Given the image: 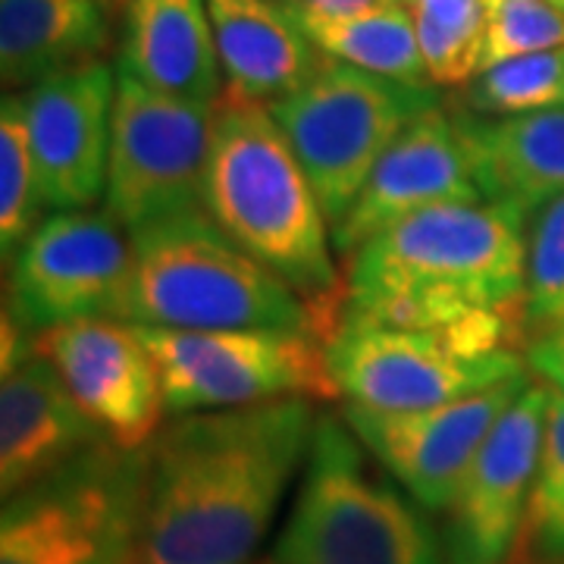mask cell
<instances>
[{"label": "cell", "instance_id": "obj_1", "mask_svg": "<svg viewBox=\"0 0 564 564\" xmlns=\"http://www.w3.org/2000/svg\"><path fill=\"white\" fill-rule=\"evenodd\" d=\"M307 399L180 414L144 448L135 564H251L304 467Z\"/></svg>", "mask_w": 564, "mask_h": 564}, {"label": "cell", "instance_id": "obj_2", "mask_svg": "<svg viewBox=\"0 0 564 564\" xmlns=\"http://www.w3.org/2000/svg\"><path fill=\"white\" fill-rule=\"evenodd\" d=\"M524 210L502 202H455L417 210L358 248L345 270L339 317L462 329L518 321L524 329Z\"/></svg>", "mask_w": 564, "mask_h": 564}, {"label": "cell", "instance_id": "obj_3", "mask_svg": "<svg viewBox=\"0 0 564 564\" xmlns=\"http://www.w3.org/2000/svg\"><path fill=\"white\" fill-rule=\"evenodd\" d=\"M204 214L311 304L326 343L345 302L333 226L267 104L223 91L204 170Z\"/></svg>", "mask_w": 564, "mask_h": 564}, {"label": "cell", "instance_id": "obj_4", "mask_svg": "<svg viewBox=\"0 0 564 564\" xmlns=\"http://www.w3.org/2000/svg\"><path fill=\"white\" fill-rule=\"evenodd\" d=\"M273 564H445L430 524L336 414H317Z\"/></svg>", "mask_w": 564, "mask_h": 564}, {"label": "cell", "instance_id": "obj_5", "mask_svg": "<svg viewBox=\"0 0 564 564\" xmlns=\"http://www.w3.org/2000/svg\"><path fill=\"white\" fill-rule=\"evenodd\" d=\"M135 270L126 323L158 329L317 333L302 295L245 254L204 210L132 232Z\"/></svg>", "mask_w": 564, "mask_h": 564}, {"label": "cell", "instance_id": "obj_6", "mask_svg": "<svg viewBox=\"0 0 564 564\" xmlns=\"http://www.w3.org/2000/svg\"><path fill=\"white\" fill-rule=\"evenodd\" d=\"M518 321L462 329H402L339 317L326 336V364L345 402L380 411H417L458 402L527 373L514 339Z\"/></svg>", "mask_w": 564, "mask_h": 564}, {"label": "cell", "instance_id": "obj_7", "mask_svg": "<svg viewBox=\"0 0 564 564\" xmlns=\"http://www.w3.org/2000/svg\"><path fill=\"white\" fill-rule=\"evenodd\" d=\"M440 104L436 85H404L323 57L295 95L270 104V113L336 229L392 141Z\"/></svg>", "mask_w": 564, "mask_h": 564}, {"label": "cell", "instance_id": "obj_8", "mask_svg": "<svg viewBox=\"0 0 564 564\" xmlns=\"http://www.w3.org/2000/svg\"><path fill=\"white\" fill-rule=\"evenodd\" d=\"M144 452L95 448L3 499L0 564H135Z\"/></svg>", "mask_w": 564, "mask_h": 564}, {"label": "cell", "instance_id": "obj_9", "mask_svg": "<svg viewBox=\"0 0 564 564\" xmlns=\"http://www.w3.org/2000/svg\"><path fill=\"white\" fill-rule=\"evenodd\" d=\"M135 329L158 361L166 411L173 417L282 399H339L323 339L314 333Z\"/></svg>", "mask_w": 564, "mask_h": 564}, {"label": "cell", "instance_id": "obj_10", "mask_svg": "<svg viewBox=\"0 0 564 564\" xmlns=\"http://www.w3.org/2000/svg\"><path fill=\"white\" fill-rule=\"evenodd\" d=\"M217 101L158 91L117 66L104 210L132 236L204 210V170Z\"/></svg>", "mask_w": 564, "mask_h": 564}, {"label": "cell", "instance_id": "obj_11", "mask_svg": "<svg viewBox=\"0 0 564 564\" xmlns=\"http://www.w3.org/2000/svg\"><path fill=\"white\" fill-rule=\"evenodd\" d=\"M7 270V314L35 336L85 317L126 321L135 251L107 210H51Z\"/></svg>", "mask_w": 564, "mask_h": 564}, {"label": "cell", "instance_id": "obj_12", "mask_svg": "<svg viewBox=\"0 0 564 564\" xmlns=\"http://www.w3.org/2000/svg\"><path fill=\"white\" fill-rule=\"evenodd\" d=\"M527 386L530 377L524 373L458 402L417 411H380L345 402L343 421L423 511L445 514L486 436Z\"/></svg>", "mask_w": 564, "mask_h": 564}, {"label": "cell", "instance_id": "obj_13", "mask_svg": "<svg viewBox=\"0 0 564 564\" xmlns=\"http://www.w3.org/2000/svg\"><path fill=\"white\" fill-rule=\"evenodd\" d=\"M32 351L57 370L82 414L120 452H144L163 430L161 370L139 329L126 321L85 317L32 336Z\"/></svg>", "mask_w": 564, "mask_h": 564}, {"label": "cell", "instance_id": "obj_14", "mask_svg": "<svg viewBox=\"0 0 564 564\" xmlns=\"http://www.w3.org/2000/svg\"><path fill=\"white\" fill-rule=\"evenodd\" d=\"M552 389L530 383L511 402L445 511V564H508L543 452Z\"/></svg>", "mask_w": 564, "mask_h": 564}, {"label": "cell", "instance_id": "obj_15", "mask_svg": "<svg viewBox=\"0 0 564 564\" xmlns=\"http://www.w3.org/2000/svg\"><path fill=\"white\" fill-rule=\"evenodd\" d=\"M455 202L486 198L474 173L458 110H443L440 104L392 141L351 210L333 229V248L348 261L364 242L380 236L392 223Z\"/></svg>", "mask_w": 564, "mask_h": 564}, {"label": "cell", "instance_id": "obj_16", "mask_svg": "<svg viewBox=\"0 0 564 564\" xmlns=\"http://www.w3.org/2000/svg\"><path fill=\"white\" fill-rule=\"evenodd\" d=\"M32 158L47 210H88L104 198L117 69L88 63L22 91Z\"/></svg>", "mask_w": 564, "mask_h": 564}, {"label": "cell", "instance_id": "obj_17", "mask_svg": "<svg viewBox=\"0 0 564 564\" xmlns=\"http://www.w3.org/2000/svg\"><path fill=\"white\" fill-rule=\"evenodd\" d=\"M110 445L82 414L51 364L35 351L0 383V492L3 499Z\"/></svg>", "mask_w": 564, "mask_h": 564}, {"label": "cell", "instance_id": "obj_18", "mask_svg": "<svg viewBox=\"0 0 564 564\" xmlns=\"http://www.w3.org/2000/svg\"><path fill=\"white\" fill-rule=\"evenodd\" d=\"M226 91L276 104L321 69L323 54L280 0H207Z\"/></svg>", "mask_w": 564, "mask_h": 564}, {"label": "cell", "instance_id": "obj_19", "mask_svg": "<svg viewBox=\"0 0 564 564\" xmlns=\"http://www.w3.org/2000/svg\"><path fill=\"white\" fill-rule=\"evenodd\" d=\"M120 69L176 98L220 101L226 85L207 0H129Z\"/></svg>", "mask_w": 564, "mask_h": 564}, {"label": "cell", "instance_id": "obj_20", "mask_svg": "<svg viewBox=\"0 0 564 564\" xmlns=\"http://www.w3.org/2000/svg\"><path fill=\"white\" fill-rule=\"evenodd\" d=\"M474 173L486 202L533 217L564 192V107L521 117H477L458 110Z\"/></svg>", "mask_w": 564, "mask_h": 564}, {"label": "cell", "instance_id": "obj_21", "mask_svg": "<svg viewBox=\"0 0 564 564\" xmlns=\"http://www.w3.org/2000/svg\"><path fill=\"white\" fill-rule=\"evenodd\" d=\"M107 47L104 0H0V79L13 91L98 63Z\"/></svg>", "mask_w": 564, "mask_h": 564}, {"label": "cell", "instance_id": "obj_22", "mask_svg": "<svg viewBox=\"0 0 564 564\" xmlns=\"http://www.w3.org/2000/svg\"><path fill=\"white\" fill-rule=\"evenodd\" d=\"M295 20L329 61L348 63L355 69L404 85H433L423 66L414 17L399 0L348 17H295Z\"/></svg>", "mask_w": 564, "mask_h": 564}, {"label": "cell", "instance_id": "obj_23", "mask_svg": "<svg viewBox=\"0 0 564 564\" xmlns=\"http://www.w3.org/2000/svg\"><path fill=\"white\" fill-rule=\"evenodd\" d=\"M39 170L32 158L25 98L22 91H7L0 104V248L3 263L17 258L22 245L44 220Z\"/></svg>", "mask_w": 564, "mask_h": 564}, {"label": "cell", "instance_id": "obj_24", "mask_svg": "<svg viewBox=\"0 0 564 564\" xmlns=\"http://www.w3.org/2000/svg\"><path fill=\"white\" fill-rule=\"evenodd\" d=\"M508 564H564V392L549 395L543 452Z\"/></svg>", "mask_w": 564, "mask_h": 564}, {"label": "cell", "instance_id": "obj_25", "mask_svg": "<svg viewBox=\"0 0 564 564\" xmlns=\"http://www.w3.org/2000/svg\"><path fill=\"white\" fill-rule=\"evenodd\" d=\"M426 76L436 88H458L480 73L484 3L480 0H421L411 7Z\"/></svg>", "mask_w": 564, "mask_h": 564}, {"label": "cell", "instance_id": "obj_26", "mask_svg": "<svg viewBox=\"0 0 564 564\" xmlns=\"http://www.w3.org/2000/svg\"><path fill=\"white\" fill-rule=\"evenodd\" d=\"M467 113L521 117L564 107V47L496 63L464 85Z\"/></svg>", "mask_w": 564, "mask_h": 564}, {"label": "cell", "instance_id": "obj_27", "mask_svg": "<svg viewBox=\"0 0 564 564\" xmlns=\"http://www.w3.org/2000/svg\"><path fill=\"white\" fill-rule=\"evenodd\" d=\"M564 321V192L545 202L527 226L524 343Z\"/></svg>", "mask_w": 564, "mask_h": 564}, {"label": "cell", "instance_id": "obj_28", "mask_svg": "<svg viewBox=\"0 0 564 564\" xmlns=\"http://www.w3.org/2000/svg\"><path fill=\"white\" fill-rule=\"evenodd\" d=\"M484 3V61L496 63L564 47V13L549 0H480Z\"/></svg>", "mask_w": 564, "mask_h": 564}, {"label": "cell", "instance_id": "obj_29", "mask_svg": "<svg viewBox=\"0 0 564 564\" xmlns=\"http://www.w3.org/2000/svg\"><path fill=\"white\" fill-rule=\"evenodd\" d=\"M527 370L555 392H564V321L533 333L524 343Z\"/></svg>", "mask_w": 564, "mask_h": 564}, {"label": "cell", "instance_id": "obj_30", "mask_svg": "<svg viewBox=\"0 0 564 564\" xmlns=\"http://www.w3.org/2000/svg\"><path fill=\"white\" fill-rule=\"evenodd\" d=\"M380 3H389V0H285L289 13L295 17H348V13H361Z\"/></svg>", "mask_w": 564, "mask_h": 564}, {"label": "cell", "instance_id": "obj_31", "mask_svg": "<svg viewBox=\"0 0 564 564\" xmlns=\"http://www.w3.org/2000/svg\"><path fill=\"white\" fill-rule=\"evenodd\" d=\"M399 3H404V7L411 10V7H414V3H421V0H399Z\"/></svg>", "mask_w": 564, "mask_h": 564}, {"label": "cell", "instance_id": "obj_32", "mask_svg": "<svg viewBox=\"0 0 564 564\" xmlns=\"http://www.w3.org/2000/svg\"><path fill=\"white\" fill-rule=\"evenodd\" d=\"M549 3H552V7H558V10L564 13V0H549Z\"/></svg>", "mask_w": 564, "mask_h": 564}, {"label": "cell", "instance_id": "obj_33", "mask_svg": "<svg viewBox=\"0 0 564 564\" xmlns=\"http://www.w3.org/2000/svg\"><path fill=\"white\" fill-rule=\"evenodd\" d=\"M107 7H113V3H129V0H104Z\"/></svg>", "mask_w": 564, "mask_h": 564}, {"label": "cell", "instance_id": "obj_34", "mask_svg": "<svg viewBox=\"0 0 564 564\" xmlns=\"http://www.w3.org/2000/svg\"><path fill=\"white\" fill-rule=\"evenodd\" d=\"M280 3H285V0H280Z\"/></svg>", "mask_w": 564, "mask_h": 564}, {"label": "cell", "instance_id": "obj_35", "mask_svg": "<svg viewBox=\"0 0 564 564\" xmlns=\"http://www.w3.org/2000/svg\"><path fill=\"white\" fill-rule=\"evenodd\" d=\"M267 564H273V562H267Z\"/></svg>", "mask_w": 564, "mask_h": 564}]
</instances>
